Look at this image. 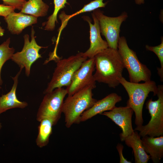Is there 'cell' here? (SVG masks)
Segmentation results:
<instances>
[{"mask_svg": "<svg viewBox=\"0 0 163 163\" xmlns=\"http://www.w3.org/2000/svg\"><path fill=\"white\" fill-rule=\"evenodd\" d=\"M122 100L121 96L114 93L97 101L91 107L82 114L79 120V123L85 121L97 114L112 110L116 106V104Z\"/></svg>", "mask_w": 163, "mask_h": 163, "instance_id": "4fadbf2b", "label": "cell"}, {"mask_svg": "<svg viewBox=\"0 0 163 163\" xmlns=\"http://www.w3.org/2000/svg\"><path fill=\"white\" fill-rule=\"evenodd\" d=\"M15 9V7L12 6L0 4V16L5 18L10 13L14 11Z\"/></svg>", "mask_w": 163, "mask_h": 163, "instance_id": "d4e9b609", "label": "cell"}, {"mask_svg": "<svg viewBox=\"0 0 163 163\" xmlns=\"http://www.w3.org/2000/svg\"><path fill=\"white\" fill-rule=\"evenodd\" d=\"M104 0H94L84 5L80 10L71 14L68 15L65 11H62L59 15V18L61 21V26L59 28L58 36L57 40L56 47H57L60 34L63 29L67 24L69 20L72 17L81 13L93 11L101 8L105 7L107 2H104Z\"/></svg>", "mask_w": 163, "mask_h": 163, "instance_id": "ac0fdd59", "label": "cell"}, {"mask_svg": "<svg viewBox=\"0 0 163 163\" xmlns=\"http://www.w3.org/2000/svg\"><path fill=\"white\" fill-rule=\"evenodd\" d=\"M10 42V38H9L0 45V86L3 82L1 78L2 68L6 61L11 59L15 50L13 47H9Z\"/></svg>", "mask_w": 163, "mask_h": 163, "instance_id": "7402d4cb", "label": "cell"}, {"mask_svg": "<svg viewBox=\"0 0 163 163\" xmlns=\"http://www.w3.org/2000/svg\"><path fill=\"white\" fill-rule=\"evenodd\" d=\"M35 31L33 27L31 28L30 41L29 40L28 34L24 35V43L22 50L14 54L11 60L16 63L20 68H25V74L28 76L30 74L32 64L39 58L42 57L39 53L40 50L45 47L38 45L36 42L34 36Z\"/></svg>", "mask_w": 163, "mask_h": 163, "instance_id": "9c48e42d", "label": "cell"}, {"mask_svg": "<svg viewBox=\"0 0 163 163\" xmlns=\"http://www.w3.org/2000/svg\"><path fill=\"white\" fill-rule=\"evenodd\" d=\"M22 69L20 68L19 71L16 76L14 77H12L14 84L10 91L0 96V114L10 109L14 108L23 109L28 106L27 102L18 100L16 95L18 78Z\"/></svg>", "mask_w": 163, "mask_h": 163, "instance_id": "9a60e30c", "label": "cell"}, {"mask_svg": "<svg viewBox=\"0 0 163 163\" xmlns=\"http://www.w3.org/2000/svg\"><path fill=\"white\" fill-rule=\"evenodd\" d=\"M141 139L144 150L149 154L153 162H160L163 157V135L156 137L146 136Z\"/></svg>", "mask_w": 163, "mask_h": 163, "instance_id": "2e32d148", "label": "cell"}, {"mask_svg": "<svg viewBox=\"0 0 163 163\" xmlns=\"http://www.w3.org/2000/svg\"><path fill=\"white\" fill-rule=\"evenodd\" d=\"M133 111L130 107H115L111 110L105 111L100 114L105 116L113 121L121 129L122 132L120 134L122 141L132 134L134 132L132 123V117Z\"/></svg>", "mask_w": 163, "mask_h": 163, "instance_id": "8fae6325", "label": "cell"}, {"mask_svg": "<svg viewBox=\"0 0 163 163\" xmlns=\"http://www.w3.org/2000/svg\"><path fill=\"white\" fill-rule=\"evenodd\" d=\"M49 6L42 0H29L24 4L21 12L37 18L45 16Z\"/></svg>", "mask_w": 163, "mask_h": 163, "instance_id": "ffe728a7", "label": "cell"}, {"mask_svg": "<svg viewBox=\"0 0 163 163\" xmlns=\"http://www.w3.org/2000/svg\"><path fill=\"white\" fill-rule=\"evenodd\" d=\"M124 141L127 146L132 149L135 163L148 162L150 159V156L144 150L140 136L136 131H134L132 134L126 137Z\"/></svg>", "mask_w": 163, "mask_h": 163, "instance_id": "e0dca14e", "label": "cell"}, {"mask_svg": "<svg viewBox=\"0 0 163 163\" xmlns=\"http://www.w3.org/2000/svg\"><path fill=\"white\" fill-rule=\"evenodd\" d=\"M92 16L93 24L91 23L88 17L84 16L83 17V19L88 22L90 27V46L86 52L83 53L84 56L89 59L94 58L96 55L108 47L107 41L103 40L101 36L97 19L93 13Z\"/></svg>", "mask_w": 163, "mask_h": 163, "instance_id": "7c38bea8", "label": "cell"}, {"mask_svg": "<svg viewBox=\"0 0 163 163\" xmlns=\"http://www.w3.org/2000/svg\"><path fill=\"white\" fill-rule=\"evenodd\" d=\"M83 53H78L67 58H59L56 61V67L51 81L44 91V94L50 92L56 88L69 85L75 72L88 59L83 56Z\"/></svg>", "mask_w": 163, "mask_h": 163, "instance_id": "277c9868", "label": "cell"}, {"mask_svg": "<svg viewBox=\"0 0 163 163\" xmlns=\"http://www.w3.org/2000/svg\"><path fill=\"white\" fill-rule=\"evenodd\" d=\"M3 5L12 6L15 9L21 10L25 0H2Z\"/></svg>", "mask_w": 163, "mask_h": 163, "instance_id": "cb8c5ba5", "label": "cell"}, {"mask_svg": "<svg viewBox=\"0 0 163 163\" xmlns=\"http://www.w3.org/2000/svg\"><path fill=\"white\" fill-rule=\"evenodd\" d=\"M116 148L119 153L120 158V163H131V161H128L123 156V145L120 143H118L116 146Z\"/></svg>", "mask_w": 163, "mask_h": 163, "instance_id": "484cf974", "label": "cell"}, {"mask_svg": "<svg viewBox=\"0 0 163 163\" xmlns=\"http://www.w3.org/2000/svg\"><path fill=\"white\" fill-rule=\"evenodd\" d=\"M4 19L7 24V28L13 34H18L27 27L37 22V18L21 12H12Z\"/></svg>", "mask_w": 163, "mask_h": 163, "instance_id": "5bb4252c", "label": "cell"}, {"mask_svg": "<svg viewBox=\"0 0 163 163\" xmlns=\"http://www.w3.org/2000/svg\"><path fill=\"white\" fill-rule=\"evenodd\" d=\"M2 123H1L0 122V131L1 129H2Z\"/></svg>", "mask_w": 163, "mask_h": 163, "instance_id": "f1b7e54d", "label": "cell"}, {"mask_svg": "<svg viewBox=\"0 0 163 163\" xmlns=\"http://www.w3.org/2000/svg\"><path fill=\"white\" fill-rule=\"evenodd\" d=\"M54 8L53 14L48 18L47 21L43 24L45 26V30L48 31L53 30L55 27L56 23H58L57 14L59 11L65 7L68 3L67 0H54Z\"/></svg>", "mask_w": 163, "mask_h": 163, "instance_id": "44dd1931", "label": "cell"}, {"mask_svg": "<svg viewBox=\"0 0 163 163\" xmlns=\"http://www.w3.org/2000/svg\"><path fill=\"white\" fill-rule=\"evenodd\" d=\"M93 89L91 86L85 87L68 96L64 101L62 112L64 115L67 128H70L74 124L79 123L82 114L97 101L93 97Z\"/></svg>", "mask_w": 163, "mask_h": 163, "instance_id": "3957f363", "label": "cell"}, {"mask_svg": "<svg viewBox=\"0 0 163 163\" xmlns=\"http://www.w3.org/2000/svg\"><path fill=\"white\" fill-rule=\"evenodd\" d=\"M95 81L115 88L120 84L118 79L122 77L125 68L117 50L107 48L94 57Z\"/></svg>", "mask_w": 163, "mask_h": 163, "instance_id": "6da1fadb", "label": "cell"}, {"mask_svg": "<svg viewBox=\"0 0 163 163\" xmlns=\"http://www.w3.org/2000/svg\"><path fill=\"white\" fill-rule=\"evenodd\" d=\"M147 50L154 52L158 57L161 64V68H157L158 73L161 82L163 81V38H161V43L156 46H151L148 45L145 46Z\"/></svg>", "mask_w": 163, "mask_h": 163, "instance_id": "603a6c76", "label": "cell"}, {"mask_svg": "<svg viewBox=\"0 0 163 163\" xmlns=\"http://www.w3.org/2000/svg\"><path fill=\"white\" fill-rule=\"evenodd\" d=\"M67 94L66 89L62 87L45 94L37 113V121L49 118L56 125L60 118L64 99Z\"/></svg>", "mask_w": 163, "mask_h": 163, "instance_id": "52a82bcc", "label": "cell"}, {"mask_svg": "<svg viewBox=\"0 0 163 163\" xmlns=\"http://www.w3.org/2000/svg\"><path fill=\"white\" fill-rule=\"evenodd\" d=\"M40 122L36 143L38 147L42 148L48 144L50 137L52 133L53 127L55 124L53 121L49 118L44 119Z\"/></svg>", "mask_w": 163, "mask_h": 163, "instance_id": "d6986e66", "label": "cell"}, {"mask_svg": "<svg viewBox=\"0 0 163 163\" xmlns=\"http://www.w3.org/2000/svg\"><path fill=\"white\" fill-rule=\"evenodd\" d=\"M117 50L123 60L124 68L127 70L130 82L138 83L151 80L152 73L150 70L139 60L136 52L129 48L126 38L120 37Z\"/></svg>", "mask_w": 163, "mask_h": 163, "instance_id": "5b68a950", "label": "cell"}, {"mask_svg": "<svg viewBox=\"0 0 163 163\" xmlns=\"http://www.w3.org/2000/svg\"><path fill=\"white\" fill-rule=\"evenodd\" d=\"M94 57L86 60L75 72L70 84L66 88L68 96L87 87L95 88L96 82L93 74L95 69Z\"/></svg>", "mask_w": 163, "mask_h": 163, "instance_id": "30bf717a", "label": "cell"}, {"mask_svg": "<svg viewBox=\"0 0 163 163\" xmlns=\"http://www.w3.org/2000/svg\"><path fill=\"white\" fill-rule=\"evenodd\" d=\"M93 13L98 21L101 33L105 37L108 47L117 50L120 27L128 17L127 13L124 11L117 17H110L98 8L93 11Z\"/></svg>", "mask_w": 163, "mask_h": 163, "instance_id": "ba28073f", "label": "cell"}, {"mask_svg": "<svg viewBox=\"0 0 163 163\" xmlns=\"http://www.w3.org/2000/svg\"><path fill=\"white\" fill-rule=\"evenodd\" d=\"M135 3L137 5H141L145 3V0H135Z\"/></svg>", "mask_w": 163, "mask_h": 163, "instance_id": "4316f807", "label": "cell"}, {"mask_svg": "<svg viewBox=\"0 0 163 163\" xmlns=\"http://www.w3.org/2000/svg\"><path fill=\"white\" fill-rule=\"evenodd\" d=\"M118 80L128 93L129 98L126 106L131 108L135 113V124L136 126L142 125L143 123L142 112L145 101L150 92H153L154 96L158 92L155 82L151 80L142 83L132 82L127 81L123 76Z\"/></svg>", "mask_w": 163, "mask_h": 163, "instance_id": "7a4b0ae2", "label": "cell"}, {"mask_svg": "<svg viewBox=\"0 0 163 163\" xmlns=\"http://www.w3.org/2000/svg\"><path fill=\"white\" fill-rule=\"evenodd\" d=\"M157 88L158 99L153 101L151 98L146 103V108L151 116L150 120L145 125L136 126L134 130L139 131V135L142 137L163 135V85H158Z\"/></svg>", "mask_w": 163, "mask_h": 163, "instance_id": "8992f818", "label": "cell"}, {"mask_svg": "<svg viewBox=\"0 0 163 163\" xmlns=\"http://www.w3.org/2000/svg\"><path fill=\"white\" fill-rule=\"evenodd\" d=\"M5 30L0 26V36H2L4 35Z\"/></svg>", "mask_w": 163, "mask_h": 163, "instance_id": "83f0119b", "label": "cell"}]
</instances>
